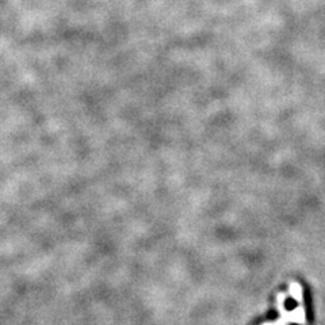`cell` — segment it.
I'll return each mask as SVG.
<instances>
[{"mask_svg": "<svg viewBox=\"0 0 325 325\" xmlns=\"http://www.w3.org/2000/svg\"><path fill=\"white\" fill-rule=\"evenodd\" d=\"M284 308L287 309V310H293V309H296L297 308V301H294V300H286Z\"/></svg>", "mask_w": 325, "mask_h": 325, "instance_id": "cell-1", "label": "cell"}]
</instances>
